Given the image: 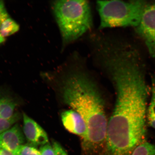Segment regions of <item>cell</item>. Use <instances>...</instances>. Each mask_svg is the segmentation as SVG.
<instances>
[{"instance_id":"obj_3","label":"cell","mask_w":155,"mask_h":155,"mask_svg":"<svg viewBox=\"0 0 155 155\" xmlns=\"http://www.w3.org/2000/svg\"><path fill=\"white\" fill-rule=\"evenodd\" d=\"M64 46L72 43L91 28L92 17L86 1H57L53 3Z\"/></svg>"},{"instance_id":"obj_18","label":"cell","mask_w":155,"mask_h":155,"mask_svg":"<svg viewBox=\"0 0 155 155\" xmlns=\"http://www.w3.org/2000/svg\"><path fill=\"white\" fill-rule=\"evenodd\" d=\"M0 155H15V154L10 151L0 148Z\"/></svg>"},{"instance_id":"obj_8","label":"cell","mask_w":155,"mask_h":155,"mask_svg":"<svg viewBox=\"0 0 155 155\" xmlns=\"http://www.w3.org/2000/svg\"><path fill=\"white\" fill-rule=\"evenodd\" d=\"M25 141L23 131L18 124H15L0 134V148L15 154Z\"/></svg>"},{"instance_id":"obj_19","label":"cell","mask_w":155,"mask_h":155,"mask_svg":"<svg viewBox=\"0 0 155 155\" xmlns=\"http://www.w3.org/2000/svg\"><path fill=\"white\" fill-rule=\"evenodd\" d=\"M5 38L3 37L0 34V44L2 43L3 42L5 41Z\"/></svg>"},{"instance_id":"obj_13","label":"cell","mask_w":155,"mask_h":155,"mask_svg":"<svg viewBox=\"0 0 155 155\" xmlns=\"http://www.w3.org/2000/svg\"><path fill=\"white\" fill-rule=\"evenodd\" d=\"M21 118V115L18 112L15 113L11 118L5 119L0 118V134L10 128Z\"/></svg>"},{"instance_id":"obj_16","label":"cell","mask_w":155,"mask_h":155,"mask_svg":"<svg viewBox=\"0 0 155 155\" xmlns=\"http://www.w3.org/2000/svg\"><path fill=\"white\" fill-rule=\"evenodd\" d=\"M8 18L9 15L6 9L5 3L3 1H0V25Z\"/></svg>"},{"instance_id":"obj_14","label":"cell","mask_w":155,"mask_h":155,"mask_svg":"<svg viewBox=\"0 0 155 155\" xmlns=\"http://www.w3.org/2000/svg\"><path fill=\"white\" fill-rule=\"evenodd\" d=\"M15 155H41L40 150L29 145H22L19 147Z\"/></svg>"},{"instance_id":"obj_9","label":"cell","mask_w":155,"mask_h":155,"mask_svg":"<svg viewBox=\"0 0 155 155\" xmlns=\"http://www.w3.org/2000/svg\"><path fill=\"white\" fill-rule=\"evenodd\" d=\"M17 103L11 97L0 94V118L9 119L14 115Z\"/></svg>"},{"instance_id":"obj_10","label":"cell","mask_w":155,"mask_h":155,"mask_svg":"<svg viewBox=\"0 0 155 155\" xmlns=\"http://www.w3.org/2000/svg\"><path fill=\"white\" fill-rule=\"evenodd\" d=\"M19 29V25L9 17L0 25V34L3 37H7L18 31Z\"/></svg>"},{"instance_id":"obj_17","label":"cell","mask_w":155,"mask_h":155,"mask_svg":"<svg viewBox=\"0 0 155 155\" xmlns=\"http://www.w3.org/2000/svg\"><path fill=\"white\" fill-rule=\"evenodd\" d=\"M55 155H68L62 147L57 141H53L52 144Z\"/></svg>"},{"instance_id":"obj_5","label":"cell","mask_w":155,"mask_h":155,"mask_svg":"<svg viewBox=\"0 0 155 155\" xmlns=\"http://www.w3.org/2000/svg\"><path fill=\"white\" fill-rule=\"evenodd\" d=\"M137 28L150 55L155 57V4L146 6Z\"/></svg>"},{"instance_id":"obj_15","label":"cell","mask_w":155,"mask_h":155,"mask_svg":"<svg viewBox=\"0 0 155 155\" xmlns=\"http://www.w3.org/2000/svg\"><path fill=\"white\" fill-rule=\"evenodd\" d=\"M40 151L41 155H55L53 146L50 143L41 146Z\"/></svg>"},{"instance_id":"obj_12","label":"cell","mask_w":155,"mask_h":155,"mask_svg":"<svg viewBox=\"0 0 155 155\" xmlns=\"http://www.w3.org/2000/svg\"><path fill=\"white\" fill-rule=\"evenodd\" d=\"M131 155H155V145L145 141L137 147Z\"/></svg>"},{"instance_id":"obj_2","label":"cell","mask_w":155,"mask_h":155,"mask_svg":"<svg viewBox=\"0 0 155 155\" xmlns=\"http://www.w3.org/2000/svg\"><path fill=\"white\" fill-rule=\"evenodd\" d=\"M65 103L82 116L87 135L82 141L84 150H97L105 147L108 121L103 99L98 87L82 71H72L64 79L62 87Z\"/></svg>"},{"instance_id":"obj_6","label":"cell","mask_w":155,"mask_h":155,"mask_svg":"<svg viewBox=\"0 0 155 155\" xmlns=\"http://www.w3.org/2000/svg\"><path fill=\"white\" fill-rule=\"evenodd\" d=\"M23 131L28 145L35 147L47 144L48 140L46 131L26 114H23Z\"/></svg>"},{"instance_id":"obj_1","label":"cell","mask_w":155,"mask_h":155,"mask_svg":"<svg viewBox=\"0 0 155 155\" xmlns=\"http://www.w3.org/2000/svg\"><path fill=\"white\" fill-rule=\"evenodd\" d=\"M137 58L131 49L116 48L100 59L115 85L116 94L115 107L108 123L107 155H131L145 141L149 91Z\"/></svg>"},{"instance_id":"obj_11","label":"cell","mask_w":155,"mask_h":155,"mask_svg":"<svg viewBox=\"0 0 155 155\" xmlns=\"http://www.w3.org/2000/svg\"><path fill=\"white\" fill-rule=\"evenodd\" d=\"M147 118L149 124L155 129V81L153 80L152 97L147 110Z\"/></svg>"},{"instance_id":"obj_4","label":"cell","mask_w":155,"mask_h":155,"mask_svg":"<svg viewBox=\"0 0 155 155\" xmlns=\"http://www.w3.org/2000/svg\"><path fill=\"white\" fill-rule=\"evenodd\" d=\"M100 29L137 27L140 22L146 3L144 1H98Z\"/></svg>"},{"instance_id":"obj_7","label":"cell","mask_w":155,"mask_h":155,"mask_svg":"<svg viewBox=\"0 0 155 155\" xmlns=\"http://www.w3.org/2000/svg\"><path fill=\"white\" fill-rule=\"evenodd\" d=\"M61 119L67 130L78 135L82 141L86 139L87 135V125L80 114L72 109L67 110L62 113Z\"/></svg>"}]
</instances>
